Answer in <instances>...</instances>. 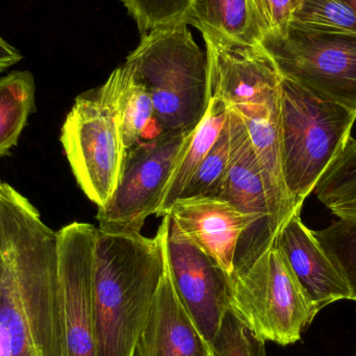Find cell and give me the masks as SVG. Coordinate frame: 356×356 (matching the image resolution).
I'll return each instance as SVG.
<instances>
[{
    "mask_svg": "<svg viewBox=\"0 0 356 356\" xmlns=\"http://www.w3.org/2000/svg\"><path fill=\"white\" fill-rule=\"evenodd\" d=\"M342 1L346 2L350 8L356 13V0H342Z\"/></svg>",
    "mask_w": 356,
    "mask_h": 356,
    "instance_id": "cell-30",
    "label": "cell"
},
{
    "mask_svg": "<svg viewBox=\"0 0 356 356\" xmlns=\"http://www.w3.org/2000/svg\"><path fill=\"white\" fill-rule=\"evenodd\" d=\"M184 22L238 43L263 41L252 0H193Z\"/></svg>",
    "mask_w": 356,
    "mask_h": 356,
    "instance_id": "cell-17",
    "label": "cell"
},
{
    "mask_svg": "<svg viewBox=\"0 0 356 356\" xmlns=\"http://www.w3.org/2000/svg\"><path fill=\"white\" fill-rule=\"evenodd\" d=\"M284 79L356 113V35L305 31L261 41Z\"/></svg>",
    "mask_w": 356,
    "mask_h": 356,
    "instance_id": "cell-7",
    "label": "cell"
},
{
    "mask_svg": "<svg viewBox=\"0 0 356 356\" xmlns=\"http://www.w3.org/2000/svg\"><path fill=\"white\" fill-rule=\"evenodd\" d=\"M209 65V98L241 119L280 111L282 76L261 45H248L200 31Z\"/></svg>",
    "mask_w": 356,
    "mask_h": 356,
    "instance_id": "cell-10",
    "label": "cell"
},
{
    "mask_svg": "<svg viewBox=\"0 0 356 356\" xmlns=\"http://www.w3.org/2000/svg\"><path fill=\"white\" fill-rule=\"evenodd\" d=\"M0 356H13L10 341L1 326H0Z\"/></svg>",
    "mask_w": 356,
    "mask_h": 356,
    "instance_id": "cell-29",
    "label": "cell"
},
{
    "mask_svg": "<svg viewBox=\"0 0 356 356\" xmlns=\"http://www.w3.org/2000/svg\"><path fill=\"white\" fill-rule=\"evenodd\" d=\"M135 356H211V347L178 297L167 259Z\"/></svg>",
    "mask_w": 356,
    "mask_h": 356,
    "instance_id": "cell-14",
    "label": "cell"
},
{
    "mask_svg": "<svg viewBox=\"0 0 356 356\" xmlns=\"http://www.w3.org/2000/svg\"><path fill=\"white\" fill-rule=\"evenodd\" d=\"M182 232L228 276L249 221L227 201L211 197L180 198L167 211Z\"/></svg>",
    "mask_w": 356,
    "mask_h": 356,
    "instance_id": "cell-13",
    "label": "cell"
},
{
    "mask_svg": "<svg viewBox=\"0 0 356 356\" xmlns=\"http://www.w3.org/2000/svg\"><path fill=\"white\" fill-rule=\"evenodd\" d=\"M232 152V134L228 124L227 115V120L220 133L219 138L201 163L194 177L186 184L180 198H215L227 173Z\"/></svg>",
    "mask_w": 356,
    "mask_h": 356,
    "instance_id": "cell-22",
    "label": "cell"
},
{
    "mask_svg": "<svg viewBox=\"0 0 356 356\" xmlns=\"http://www.w3.org/2000/svg\"><path fill=\"white\" fill-rule=\"evenodd\" d=\"M291 25L316 33L356 35V13L342 0H303Z\"/></svg>",
    "mask_w": 356,
    "mask_h": 356,
    "instance_id": "cell-21",
    "label": "cell"
},
{
    "mask_svg": "<svg viewBox=\"0 0 356 356\" xmlns=\"http://www.w3.org/2000/svg\"><path fill=\"white\" fill-rule=\"evenodd\" d=\"M97 228L73 222L58 232L67 356H97L94 332V249Z\"/></svg>",
    "mask_w": 356,
    "mask_h": 356,
    "instance_id": "cell-12",
    "label": "cell"
},
{
    "mask_svg": "<svg viewBox=\"0 0 356 356\" xmlns=\"http://www.w3.org/2000/svg\"><path fill=\"white\" fill-rule=\"evenodd\" d=\"M313 234L348 286L350 300L356 302V217H340Z\"/></svg>",
    "mask_w": 356,
    "mask_h": 356,
    "instance_id": "cell-20",
    "label": "cell"
},
{
    "mask_svg": "<svg viewBox=\"0 0 356 356\" xmlns=\"http://www.w3.org/2000/svg\"><path fill=\"white\" fill-rule=\"evenodd\" d=\"M318 312L332 303L350 300L351 293L313 230L303 224L300 211L293 213L274 240Z\"/></svg>",
    "mask_w": 356,
    "mask_h": 356,
    "instance_id": "cell-15",
    "label": "cell"
},
{
    "mask_svg": "<svg viewBox=\"0 0 356 356\" xmlns=\"http://www.w3.org/2000/svg\"><path fill=\"white\" fill-rule=\"evenodd\" d=\"M302 2L303 0H252L264 38L286 37L293 17Z\"/></svg>",
    "mask_w": 356,
    "mask_h": 356,
    "instance_id": "cell-26",
    "label": "cell"
},
{
    "mask_svg": "<svg viewBox=\"0 0 356 356\" xmlns=\"http://www.w3.org/2000/svg\"><path fill=\"white\" fill-rule=\"evenodd\" d=\"M355 356H356V353H355Z\"/></svg>",
    "mask_w": 356,
    "mask_h": 356,
    "instance_id": "cell-31",
    "label": "cell"
},
{
    "mask_svg": "<svg viewBox=\"0 0 356 356\" xmlns=\"http://www.w3.org/2000/svg\"><path fill=\"white\" fill-rule=\"evenodd\" d=\"M35 106V79L29 71H12L0 79V158L17 145Z\"/></svg>",
    "mask_w": 356,
    "mask_h": 356,
    "instance_id": "cell-19",
    "label": "cell"
},
{
    "mask_svg": "<svg viewBox=\"0 0 356 356\" xmlns=\"http://www.w3.org/2000/svg\"><path fill=\"white\" fill-rule=\"evenodd\" d=\"M228 303L255 336L280 346L299 342L319 314L275 243L228 276Z\"/></svg>",
    "mask_w": 356,
    "mask_h": 356,
    "instance_id": "cell-5",
    "label": "cell"
},
{
    "mask_svg": "<svg viewBox=\"0 0 356 356\" xmlns=\"http://www.w3.org/2000/svg\"><path fill=\"white\" fill-rule=\"evenodd\" d=\"M356 113L314 95L282 77L280 88V156L282 177L295 211L351 138Z\"/></svg>",
    "mask_w": 356,
    "mask_h": 356,
    "instance_id": "cell-4",
    "label": "cell"
},
{
    "mask_svg": "<svg viewBox=\"0 0 356 356\" xmlns=\"http://www.w3.org/2000/svg\"><path fill=\"white\" fill-rule=\"evenodd\" d=\"M314 191L327 209L356 198V140H348Z\"/></svg>",
    "mask_w": 356,
    "mask_h": 356,
    "instance_id": "cell-23",
    "label": "cell"
},
{
    "mask_svg": "<svg viewBox=\"0 0 356 356\" xmlns=\"http://www.w3.org/2000/svg\"><path fill=\"white\" fill-rule=\"evenodd\" d=\"M227 115L228 108L222 100L209 98L204 116L191 134L178 156L156 217L166 215L173 203L181 197L186 184L194 177L219 138L227 120Z\"/></svg>",
    "mask_w": 356,
    "mask_h": 356,
    "instance_id": "cell-18",
    "label": "cell"
},
{
    "mask_svg": "<svg viewBox=\"0 0 356 356\" xmlns=\"http://www.w3.org/2000/svg\"><path fill=\"white\" fill-rule=\"evenodd\" d=\"M228 124L232 134V159L215 198L232 203L249 221L236 247V272L249 267L273 245L282 224L246 127L240 116L229 108Z\"/></svg>",
    "mask_w": 356,
    "mask_h": 356,
    "instance_id": "cell-9",
    "label": "cell"
},
{
    "mask_svg": "<svg viewBox=\"0 0 356 356\" xmlns=\"http://www.w3.org/2000/svg\"><path fill=\"white\" fill-rule=\"evenodd\" d=\"M60 143L79 188L98 207L106 205L120 181L127 148L118 118L98 89L76 97Z\"/></svg>",
    "mask_w": 356,
    "mask_h": 356,
    "instance_id": "cell-6",
    "label": "cell"
},
{
    "mask_svg": "<svg viewBox=\"0 0 356 356\" xmlns=\"http://www.w3.org/2000/svg\"><path fill=\"white\" fill-rule=\"evenodd\" d=\"M165 253L180 301L209 346L229 311L228 275L178 227L163 216Z\"/></svg>",
    "mask_w": 356,
    "mask_h": 356,
    "instance_id": "cell-11",
    "label": "cell"
},
{
    "mask_svg": "<svg viewBox=\"0 0 356 356\" xmlns=\"http://www.w3.org/2000/svg\"><path fill=\"white\" fill-rule=\"evenodd\" d=\"M22 58V54L14 46L0 37V72H3L10 67L18 64Z\"/></svg>",
    "mask_w": 356,
    "mask_h": 356,
    "instance_id": "cell-27",
    "label": "cell"
},
{
    "mask_svg": "<svg viewBox=\"0 0 356 356\" xmlns=\"http://www.w3.org/2000/svg\"><path fill=\"white\" fill-rule=\"evenodd\" d=\"M165 265L162 224L154 238L97 228L93 276L97 356H135Z\"/></svg>",
    "mask_w": 356,
    "mask_h": 356,
    "instance_id": "cell-2",
    "label": "cell"
},
{
    "mask_svg": "<svg viewBox=\"0 0 356 356\" xmlns=\"http://www.w3.org/2000/svg\"><path fill=\"white\" fill-rule=\"evenodd\" d=\"M193 131L160 134L127 150L117 190L106 205L98 207V229L141 234L146 220L158 213L178 156Z\"/></svg>",
    "mask_w": 356,
    "mask_h": 356,
    "instance_id": "cell-8",
    "label": "cell"
},
{
    "mask_svg": "<svg viewBox=\"0 0 356 356\" xmlns=\"http://www.w3.org/2000/svg\"><path fill=\"white\" fill-rule=\"evenodd\" d=\"M97 89L118 118L127 152L144 141L148 127L156 123L154 106L149 92L133 70L123 64Z\"/></svg>",
    "mask_w": 356,
    "mask_h": 356,
    "instance_id": "cell-16",
    "label": "cell"
},
{
    "mask_svg": "<svg viewBox=\"0 0 356 356\" xmlns=\"http://www.w3.org/2000/svg\"><path fill=\"white\" fill-rule=\"evenodd\" d=\"M141 33L184 22L193 0H121Z\"/></svg>",
    "mask_w": 356,
    "mask_h": 356,
    "instance_id": "cell-24",
    "label": "cell"
},
{
    "mask_svg": "<svg viewBox=\"0 0 356 356\" xmlns=\"http://www.w3.org/2000/svg\"><path fill=\"white\" fill-rule=\"evenodd\" d=\"M0 253L16 282L17 326L33 355L67 356L58 232L6 182H0Z\"/></svg>",
    "mask_w": 356,
    "mask_h": 356,
    "instance_id": "cell-1",
    "label": "cell"
},
{
    "mask_svg": "<svg viewBox=\"0 0 356 356\" xmlns=\"http://www.w3.org/2000/svg\"><path fill=\"white\" fill-rule=\"evenodd\" d=\"M337 217H356V198L343 201L330 207Z\"/></svg>",
    "mask_w": 356,
    "mask_h": 356,
    "instance_id": "cell-28",
    "label": "cell"
},
{
    "mask_svg": "<svg viewBox=\"0 0 356 356\" xmlns=\"http://www.w3.org/2000/svg\"><path fill=\"white\" fill-rule=\"evenodd\" d=\"M124 64L152 96L159 133L196 129L209 106V65L186 22L142 33Z\"/></svg>",
    "mask_w": 356,
    "mask_h": 356,
    "instance_id": "cell-3",
    "label": "cell"
},
{
    "mask_svg": "<svg viewBox=\"0 0 356 356\" xmlns=\"http://www.w3.org/2000/svg\"><path fill=\"white\" fill-rule=\"evenodd\" d=\"M211 350V356H266L265 341L255 336L230 311L222 320Z\"/></svg>",
    "mask_w": 356,
    "mask_h": 356,
    "instance_id": "cell-25",
    "label": "cell"
}]
</instances>
